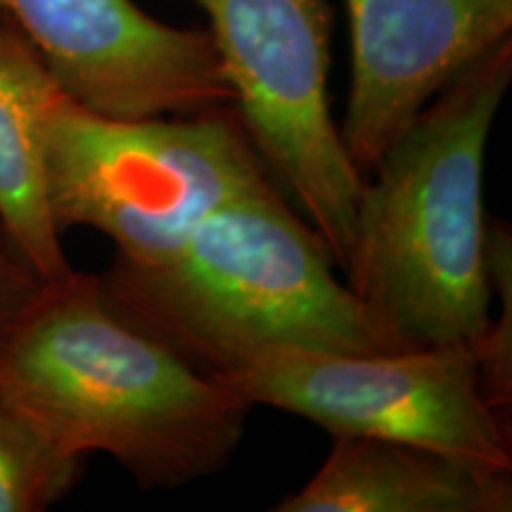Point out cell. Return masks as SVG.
<instances>
[{
    "mask_svg": "<svg viewBox=\"0 0 512 512\" xmlns=\"http://www.w3.org/2000/svg\"><path fill=\"white\" fill-rule=\"evenodd\" d=\"M0 396L62 451L112 456L143 491L226 470L252 411L121 316L100 275L74 268L0 330Z\"/></svg>",
    "mask_w": 512,
    "mask_h": 512,
    "instance_id": "cell-1",
    "label": "cell"
},
{
    "mask_svg": "<svg viewBox=\"0 0 512 512\" xmlns=\"http://www.w3.org/2000/svg\"><path fill=\"white\" fill-rule=\"evenodd\" d=\"M512 81V36L470 64L363 183L347 287L392 351L467 344L491 325L484 157Z\"/></svg>",
    "mask_w": 512,
    "mask_h": 512,
    "instance_id": "cell-2",
    "label": "cell"
},
{
    "mask_svg": "<svg viewBox=\"0 0 512 512\" xmlns=\"http://www.w3.org/2000/svg\"><path fill=\"white\" fill-rule=\"evenodd\" d=\"M335 268L271 181L204 216L162 259L114 256L100 283L121 316L207 375L273 351H392Z\"/></svg>",
    "mask_w": 512,
    "mask_h": 512,
    "instance_id": "cell-3",
    "label": "cell"
},
{
    "mask_svg": "<svg viewBox=\"0 0 512 512\" xmlns=\"http://www.w3.org/2000/svg\"><path fill=\"white\" fill-rule=\"evenodd\" d=\"M38 126L57 230H100L126 261L162 259L211 211L273 181L235 105L112 119L55 83Z\"/></svg>",
    "mask_w": 512,
    "mask_h": 512,
    "instance_id": "cell-4",
    "label": "cell"
},
{
    "mask_svg": "<svg viewBox=\"0 0 512 512\" xmlns=\"http://www.w3.org/2000/svg\"><path fill=\"white\" fill-rule=\"evenodd\" d=\"M209 17L235 110L264 164L347 273L356 245V171L330 112L328 0H195Z\"/></svg>",
    "mask_w": 512,
    "mask_h": 512,
    "instance_id": "cell-5",
    "label": "cell"
},
{
    "mask_svg": "<svg viewBox=\"0 0 512 512\" xmlns=\"http://www.w3.org/2000/svg\"><path fill=\"white\" fill-rule=\"evenodd\" d=\"M249 406L316 422L330 437L408 441L512 470L510 420L486 401L467 344L380 354L273 351L214 375Z\"/></svg>",
    "mask_w": 512,
    "mask_h": 512,
    "instance_id": "cell-6",
    "label": "cell"
},
{
    "mask_svg": "<svg viewBox=\"0 0 512 512\" xmlns=\"http://www.w3.org/2000/svg\"><path fill=\"white\" fill-rule=\"evenodd\" d=\"M57 86L112 119L235 105L207 29L157 22L133 0H0Z\"/></svg>",
    "mask_w": 512,
    "mask_h": 512,
    "instance_id": "cell-7",
    "label": "cell"
},
{
    "mask_svg": "<svg viewBox=\"0 0 512 512\" xmlns=\"http://www.w3.org/2000/svg\"><path fill=\"white\" fill-rule=\"evenodd\" d=\"M351 83L344 150L361 176L444 88L503 38L512 0H347Z\"/></svg>",
    "mask_w": 512,
    "mask_h": 512,
    "instance_id": "cell-8",
    "label": "cell"
},
{
    "mask_svg": "<svg viewBox=\"0 0 512 512\" xmlns=\"http://www.w3.org/2000/svg\"><path fill=\"white\" fill-rule=\"evenodd\" d=\"M275 512H510L512 470L408 441L332 437L320 470Z\"/></svg>",
    "mask_w": 512,
    "mask_h": 512,
    "instance_id": "cell-9",
    "label": "cell"
},
{
    "mask_svg": "<svg viewBox=\"0 0 512 512\" xmlns=\"http://www.w3.org/2000/svg\"><path fill=\"white\" fill-rule=\"evenodd\" d=\"M55 79L15 24L0 17V226L38 278L72 271L48 207L38 112Z\"/></svg>",
    "mask_w": 512,
    "mask_h": 512,
    "instance_id": "cell-10",
    "label": "cell"
},
{
    "mask_svg": "<svg viewBox=\"0 0 512 512\" xmlns=\"http://www.w3.org/2000/svg\"><path fill=\"white\" fill-rule=\"evenodd\" d=\"M86 458L57 448L0 396V512H43L67 498Z\"/></svg>",
    "mask_w": 512,
    "mask_h": 512,
    "instance_id": "cell-11",
    "label": "cell"
},
{
    "mask_svg": "<svg viewBox=\"0 0 512 512\" xmlns=\"http://www.w3.org/2000/svg\"><path fill=\"white\" fill-rule=\"evenodd\" d=\"M491 287L503 299L501 318H491L489 332L479 342V377L486 401L510 420L512 408V238L508 223L489 219Z\"/></svg>",
    "mask_w": 512,
    "mask_h": 512,
    "instance_id": "cell-12",
    "label": "cell"
},
{
    "mask_svg": "<svg viewBox=\"0 0 512 512\" xmlns=\"http://www.w3.org/2000/svg\"><path fill=\"white\" fill-rule=\"evenodd\" d=\"M46 280H41L8 242H0V330L41 292Z\"/></svg>",
    "mask_w": 512,
    "mask_h": 512,
    "instance_id": "cell-13",
    "label": "cell"
},
{
    "mask_svg": "<svg viewBox=\"0 0 512 512\" xmlns=\"http://www.w3.org/2000/svg\"><path fill=\"white\" fill-rule=\"evenodd\" d=\"M0 242H8V240H5V233H3V226H0Z\"/></svg>",
    "mask_w": 512,
    "mask_h": 512,
    "instance_id": "cell-14",
    "label": "cell"
}]
</instances>
